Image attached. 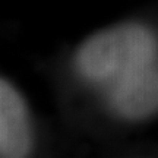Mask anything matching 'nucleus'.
I'll use <instances>...</instances> for the list:
<instances>
[{
    "instance_id": "nucleus-1",
    "label": "nucleus",
    "mask_w": 158,
    "mask_h": 158,
    "mask_svg": "<svg viewBox=\"0 0 158 158\" xmlns=\"http://www.w3.org/2000/svg\"><path fill=\"white\" fill-rule=\"evenodd\" d=\"M157 43L141 25L107 29L88 38L76 53L81 75L91 81L122 76L127 70L154 63Z\"/></svg>"
},
{
    "instance_id": "nucleus-2",
    "label": "nucleus",
    "mask_w": 158,
    "mask_h": 158,
    "mask_svg": "<svg viewBox=\"0 0 158 158\" xmlns=\"http://www.w3.org/2000/svg\"><path fill=\"white\" fill-rule=\"evenodd\" d=\"M110 104L124 118L138 120L158 110V68L143 64L127 70L110 92Z\"/></svg>"
},
{
    "instance_id": "nucleus-3",
    "label": "nucleus",
    "mask_w": 158,
    "mask_h": 158,
    "mask_svg": "<svg viewBox=\"0 0 158 158\" xmlns=\"http://www.w3.org/2000/svg\"><path fill=\"white\" fill-rule=\"evenodd\" d=\"M29 110L23 97L2 76L0 81V157L22 158L31 152Z\"/></svg>"
}]
</instances>
